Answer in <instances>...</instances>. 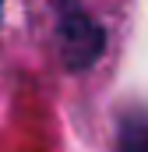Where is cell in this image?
<instances>
[{
  "mask_svg": "<svg viewBox=\"0 0 148 152\" xmlns=\"http://www.w3.org/2000/svg\"><path fill=\"white\" fill-rule=\"evenodd\" d=\"M131 11V0H21L32 42L71 78L95 75L120 53Z\"/></svg>",
  "mask_w": 148,
  "mask_h": 152,
  "instance_id": "cell-1",
  "label": "cell"
},
{
  "mask_svg": "<svg viewBox=\"0 0 148 152\" xmlns=\"http://www.w3.org/2000/svg\"><path fill=\"white\" fill-rule=\"evenodd\" d=\"M18 0H0V32L7 28V18H11V7H14Z\"/></svg>",
  "mask_w": 148,
  "mask_h": 152,
  "instance_id": "cell-2",
  "label": "cell"
}]
</instances>
